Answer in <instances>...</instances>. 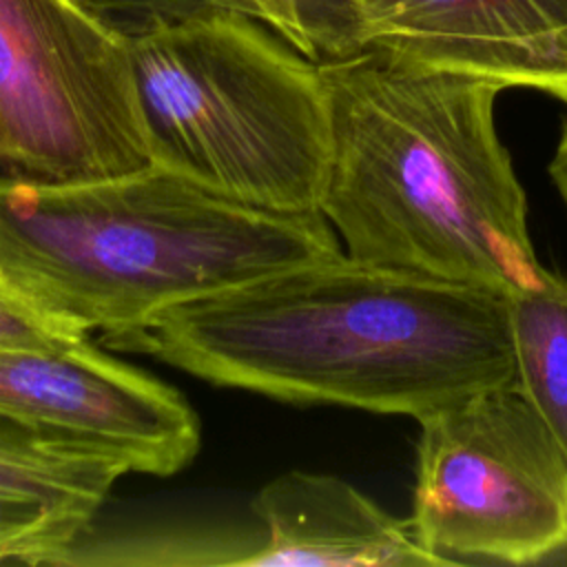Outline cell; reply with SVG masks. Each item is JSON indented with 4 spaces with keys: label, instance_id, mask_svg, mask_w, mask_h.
<instances>
[{
    "label": "cell",
    "instance_id": "obj_6",
    "mask_svg": "<svg viewBox=\"0 0 567 567\" xmlns=\"http://www.w3.org/2000/svg\"><path fill=\"white\" fill-rule=\"evenodd\" d=\"M408 520L454 565L567 554V456L516 388L430 412L419 419Z\"/></svg>",
    "mask_w": 567,
    "mask_h": 567
},
{
    "label": "cell",
    "instance_id": "obj_13",
    "mask_svg": "<svg viewBox=\"0 0 567 567\" xmlns=\"http://www.w3.org/2000/svg\"><path fill=\"white\" fill-rule=\"evenodd\" d=\"M86 339V330L42 308L0 275V352H53Z\"/></svg>",
    "mask_w": 567,
    "mask_h": 567
},
{
    "label": "cell",
    "instance_id": "obj_7",
    "mask_svg": "<svg viewBox=\"0 0 567 567\" xmlns=\"http://www.w3.org/2000/svg\"><path fill=\"white\" fill-rule=\"evenodd\" d=\"M317 62L379 51L567 104V0H301Z\"/></svg>",
    "mask_w": 567,
    "mask_h": 567
},
{
    "label": "cell",
    "instance_id": "obj_12",
    "mask_svg": "<svg viewBox=\"0 0 567 567\" xmlns=\"http://www.w3.org/2000/svg\"><path fill=\"white\" fill-rule=\"evenodd\" d=\"M93 11L117 27V18L131 20L126 35L144 29L155 20L182 18L199 11H233L250 16L277 35H281L297 51L315 58V47L303 20L301 0H84ZM120 29V27H117Z\"/></svg>",
    "mask_w": 567,
    "mask_h": 567
},
{
    "label": "cell",
    "instance_id": "obj_5",
    "mask_svg": "<svg viewBox=\"0 0 567 567\" xmlns=\"http://www.w3.org/2000/svg\"><path fill=\"white\" fill-rule=\"evenodd\" d=\"M151 164L128 35L84 0H0V175L86 182Z\"/></svg>",
    "mask_w": 567,
    "mask_h": 567
},
{
    "label": "cell",
    "instance_id": "obj_9",
    "mask_svg": "<svg viewBox=\"0 0 567 567\" xmlns=\"http://www.w3.org/2000/svg\"><path fill=\"white\" fill-rule=\"evenodd\" d=\"M266 536L237 560L244 567H443L408 518H396L348 481L292 470L268 481L250 503Z\"/></svg>",
    "mask_w": 567,
    "mask_h": 567
},
{
    "label": "cell",
    "instance_id": "obj_14",
    "mask_svg": "<svg viewBox=\"0 0 567 567\" xmlns=\"http://www.w3.org/2000/svg\"><path fill=\"white\" fill-rule=\"evenodd\" d=\"M549 177L567 208V117L563 122V131H560V137H558V144H556V151L551 155V162H549Z\"/></svg>",
    "mask_w": 567,
    "mask_h": 567
},
{
    "label": "cell",
    "instance_id": "obj_2",
    "mask_svg": "<svg viewBox=\"0 0 567 567\" xmlns=\"http://www.w3.org/2000/svg\"><path fill=\"white\" fill-rule=\"evenodd\" d=\"M319 71L332 140L319 210L348 257L505 297L540 279L498 84L379 51Z\"/></svg>",
    "mask_w": 567,
    "mask_h": 567
},
{
    "label": "cell",
    "instance_id": "obj_3",
    "mask_svg": "<svg viewBox=\"0 0 567 567\" xmlns=\"http://www.w3.org/2000/svg\"><path fill=\"white\" fill-rule=\"evenodd\" d=\"M339 252L321 210L246 206L155 164L86 182L0 175V275L86 332Z\"/></svg>",
    "mask_w": 567,
    "mask_h": 567
},
{
    "label": "cell",
    "instance_id": "obj_10",
    "mask_svg": "<svg viewBox=\"0 0 567 567\" xmlns=\"http://www.w3.org/2000/svg\"><path fill=\"white\" fill-rule=\"evenodd\" d=\"M126 467L0 410V560L62 563Z\"/></svg>",
    "mask_w": 567,
    "mask_h": 567
},
{
    "label": "cell",
    "instance_id": "obj_11",
    "mask_svg": "<svg viewBox=\"0 0 567 567\" xmlns=\"http://www.w3.org/2000/svg\"><path fill=\"white\" fill-rule=\"evenodd\" d=\"M516 392L534 408L567 456V275L543 270L507 295Z\"/></svg>",
    "mask_w": 567,
    "mask_h": 567
},
{
    "label": "cell",
    "instance_id": "obj_8",
    "mask_svg": "<svg viewBox=\"0 0 567 567\" xmlns=\"http://www.w3.org/2000/svg\"><path fill=\"white\" fill-rule=\"evenodd\" d=\"M0 410L100 447L126 472L168 476L199 450L188 401L89 339L53 352H0Z\"/></svg>",
    "mask_w": 567,
    "mask_h": 567
},
{
    "label": "cell",
    "instance_id": "obj_4",
    "mask_svg": "<svg viewBox=\"0 0 567 567\" xmlns=\"http://www.w3.org/2000/svg\"><path fill=\"white\" fill-rule=\"evenodd\" d=\"M128 44L155 166L246 206L319 210L332 148L319 62L233 11L155 20Z\"/></svg>",
    "mask_w": 567,
    "mask_h": 567
},
{
    "label": "cell",
    "instance_id": "obj_1",
    "mask_svg": "<svg viewBox=\"0 0 567 567\" xmlns=\"http://www.w3.org/2000/svg\"><path fill=\"white\" fill-rule=\"evenodd\" d=\"M215 385L416 421L516 388L507 297L346 252L102 332Z\"/></svg>",
    "mask_w": 567,
    "mask_h": 567
}]
</instances>
